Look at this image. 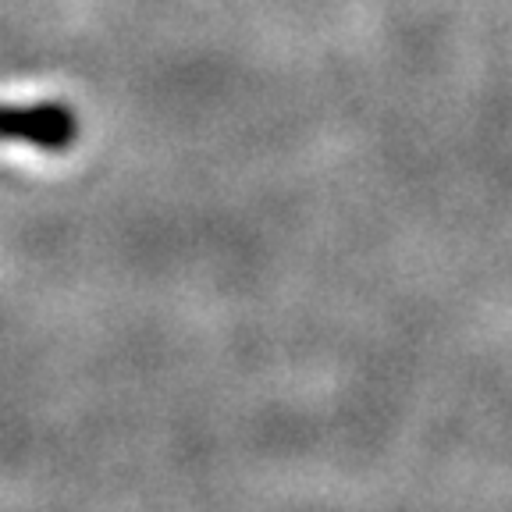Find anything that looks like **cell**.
Wrapping results in <instances>:
<instances>
[{
  "label": "cell",
  "mask_w": 512,
  "mask_h": 512,
  "mask_svg": "<svg viewBox=\"0 0 512 512\" xmlns=\"http://www.w3.org/2000/svg\"><path fill=\"white\" fill-rule=\"evenodd\" d=\"M0 139H18L40 150H68L79 139L75 111L64 104H32L8 107L0 104Z\"/></svg>",
  "instance_id": "cell-1"
}]
</instances>
